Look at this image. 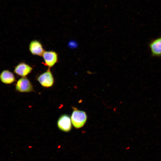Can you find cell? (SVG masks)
Instances as JSON below:
<instances>
[{
    "label": "cell",
    "instance_id": "6",
    "mask_svg": "<svg viewBox=\"0 0 161 161\" xmlns=\"http://www.w3.org/2000/svg\"><path fill=\"white\" fill-rule=\"evenodd\" d=\"M32 69V66L24 62H22L16 66L14 72L18 76L25 77L30 74Z\"/></svg>",
    "mask_w": 161,
    "mask_h": 161
},
{
    "label": "cell",
    "instance_id": "1",
    "mask_svg": "<svg viewBox=\"0 0 161 161\" xmlns=\"http://www.w3.org/2000/svg\"><path fill=\"white\" fill-rule=\"evenodd\" d=\"M73 111L71 116L72 123L75 128L79 129L82 127L85 123L87 117L86 112L73 107Z\"/></svg>",
    "mask_w": 161,
    "mask_h": 161
},
{
    "label": "cell",
    "instance_id": "5",
    "mask_svg": "<svg viewBox=\"0 0 161 161\" xmlns=\"http://www.w3.org/2000/svg\"><path fill=\"white\" fill-rule=\"evenodd\" d=\"M72 123L69 116L64 114L59 117L57 124L59 129L64 132H68L71 129Z\"/></svg>",
    "mask_w": 161,
    "mask_h": 161
},
{
    "label": "cell",
    "instance_id": "4",
    "mask_svg": "<svg viewBox=\"0 0 161 161\" xmlns=\"http://www.w3.org/2000/svg\"><path fill=\"white\" fill-rule=\"evenodd\" d=\"M42 56L44 61L43 64L48 68L53 67L58 61V54L54 51H45Z\"/></svg>",
    "mask_w": 161,
    "mask_h": 161
},
{
    "label": "cell",
    "instance_id": "9",
    "mask_svg": "<svg viewBox=\"0 0 161 161\" xmlns=\"http://www.w3.org/2000/svg\"><path fill=\"white\" fill-rule=\"evenodd\" d=\"M0 80L4 84H10L15 81L16 78L12 72L8 70H4L0 74Z\"/></svg>",
    "mask_w": 161,
    "mask_h": 161
},
{
    "label": "cell",
    "instance_id": "2",
    "mask_svg": "<svg viewBox=\"0 0 161 161\" xmlns=\"http://www.w3.org/2000/svg\"><path fill=\"white\" fill-rule=\"evenodd\" d=\"M37 80L41 86L44 87H51L54 83V78L50 68L38 76Z\"/></svg>",
    "mask_w": 161,
    "mask_h": 161
},
{
    "label": "cell",
    "instance_id": "3",
    "mask_svg": "<svg viewBox=\"0 0 161 161\" xmlns=\"http://www.w3.org/2000/svg\"><path fill=\"white\" fill-rule=\"evenodd\" d=\"M16 91L20 92H29L34 91L33 85L26 77H21L17 81L15 85Z\"/></svg>",
    "mask_w": 161,
    "mask_h": 161
},
{
    "label": "cell",
    "instance_id": "7",
    "mask_svg": "<svg viewBox=\"0 0 161 161\" xmlns=\"http://www.w3.org/2000/svg\"><path fill=\"white\" fill-rule=\"evenodd\" d=\"M151 56L153 57L161 56V36L151 40L149 44Z\"/></svg>",
    "mask_w": 161,
    "mask_h": 161
},
{
    "label": "cell",
    "instance_id": "8",
    "mask_svg": "<svg viewBox=\"0 0 161 161\" xmlns=\"http://www.w3.org/2000/svg\"><path fill=\"white\" fill-rule=\"evenodd\" d=\"M29 48L31 54L34 55L42 56L45 51L41 43L36 40H32L30 42Z\"/></svg>",
    "mask_w": 161,
    "mask_h": 161
}]
</instances>
